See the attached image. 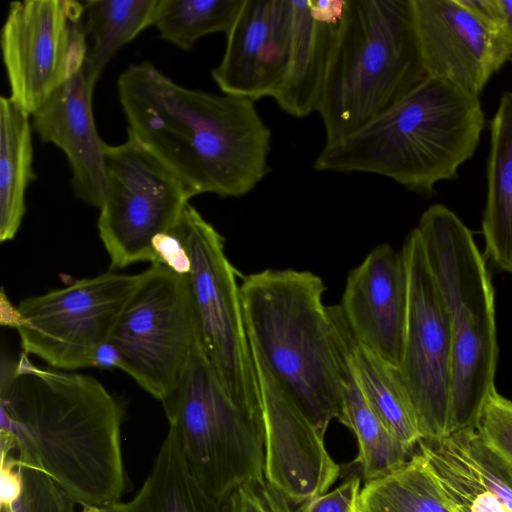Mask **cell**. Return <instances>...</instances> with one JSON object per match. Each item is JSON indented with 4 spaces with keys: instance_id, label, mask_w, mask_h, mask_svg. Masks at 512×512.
Returning <instances> with one entry per match:
<instances>
[{
    "instance_id": "obj_1",
    "label": "cell",
    "mask_w": 512,
    "mask_h": 512,
    "mask_svg": "<svg viewBox=\"0 0 512 512\" xmlns=\"http://www.w3.org/2000/svg\"><path fill=\"white\" fill-rule=\"evenodd\" d=\"M0 410L1 458L46 474L83 507L120 501L123 408L98 379L3 356Z\"/></svg>"
},
{
    "instance_id": "obj_2",
    "label": "cell",
    "mask_w": 512,
    "mask_h": 512,
    "mask_svg": "<svg viewBox=\"0 0 512 512\" xmlns=\"http://www.w3.org/2000/svg\"><path fill=\"white\" fill-rule=\"evenodd\" d=\"M131 136L194 193L240 197L269 171L271 131L253 100L175 83L150 62L117 81Z\"/></svg>"
},
{
    "instance_id": "obj_3",
    "label": "cell",
    "mask_w": 512,
    "mask_h": 512,
    "mask_svg": "<svg viewBox=\"0 0 512 512\" xmlns=\"http://www.w3.org/2000/svg\"><path fill=\"white\" fill-rule=\"evenodd\" d=\"M326 288L309 271L265 269L240 284L253 354L323 437L342 410V352Z\"/></svg>"
},
{
    "instance_id": "obj_4",
    "label": "cell",
    "mask_w": 512,
    "mask_h": 512,
    "mask_svg": "<svg viewBox=\"0 0 512 512\" xmlns=\"http://www.w3.org/2000/svg\"><path fill=\"white\" fill-rule=\"evenodd\" d=\"M484 124L478 95L447 79L427 77L355 133L325 144L314 168L377 174L431 193L473 156Z\"/></svg>"
},
{
    "instance_id": "obj_5",
    "label": "cell",
    "mask_w": 512,
    "mask_h": 512,
    "mask_svg": "<svg viewBox=\"0 0 512 512\" xmlns=\"http://www.w3.org/2000/svg\"><path fill=\"white\" fill-rule=\"evenodd\" d=\"M427 77L412 0H346L317 108L325 144L355 133Z\"/></svg>"
},
{
    "instance_id": "obj_6",
    "label": "cell",
    "mask_w": 512,
    "mask_h": 512,
    "mask_svg": "<svg viewBox=\"0 0 512 512\" xmlns=\"http://www.w3.org/2000/svg\"><path fill=\"white\" fill-rule=\"evenodd\" d=\"M416 229L450 324L449 434L475 427L487 398L496 390L494 290L470 230L453 211L432 205Z\"/></svg>"
},
{
    "instance_id": "obj_7",
    "label": "cell",
    "mask_w": 512,
    "mask_h": 512,
    "mask_svg": "<svg viewBox=\"0 0 512 512\" xmlns=\"http://www.w3.org/2000/svg\"><path fill=\"white\" fill-rule=\"evenodd\" d=\"M161 402L191 472L214 499L222 503L236 488L266 481L263 418L229 396L201 343Z\"/></svg>"
},
{
    "instance_id": "obj_8",
    "label": "cell",
    "mask_w": 512,
    "mask_h": 512,
    "mask_svg": "<svg viewBox=\"0 0 512 512\" xmlns=\"http://www.w3.org/2000/svg\"><path fill=\"white\" fill-rule=\"evenodd\" d=\"M175 227L190 258L188 277L206 357L229 396L263 418L238 272L225 254L224 238L190 203L184 207Z\"/></svg>"
},
{
    "instance_id": "obj_9",
    "label": "cell",
    "mask_w": 512,
    "mask_h": 512,
    "mask_svg": "<svg viewBox=\"0 0 512 512\" xmlns=\"http://www.w3.org/2000/svg\"><path fill=\"white\" fill-rule=\"evenodd\" d=\"M110 341L122 356V370L163 401L179 384L201 343L188 275L151 264L142 272Z\"/></svg>"
},
{
    "instance_id": "obj_10",
    "label": "cell",
    "mask_w": 512,
    "mask_h": 512,
    "mask_svg": "<svg viewBox=\"0 0 512 512\" xmlns=\"http://www.w3.org/2000/svg\"><path fill=\"white\" fill-rule=\"evenodd\" d=\"M97 227L111 268L154 263L152 243L178 221L194 191L137 140L107 144Z\"/></svg>"
},
{
    "instance_id": "obj_11",
    "label": "cell",
    "mask_w": 512,
    "mask_h": 512,
    "mask_svg": "<svg viewBox=\"0 0 512 512\" xmlns=\"http://www.w3.org/2000/svg\"><path fill=\"white\" fill-rule=\"evenodd\" d=\"M141 278L109 271L22 300L16 329L23 352L58 370L94 367Z\"/></svg>"
},
{
    "instance_id": "obj_12",
    "label": "cell",
    "mask_w": 512,
    "mask_h": 512,
    "mask_svg": "<svg viewBox=\"0 0 512 512\" xmlns=\"http://www.w3.org/2000/svg\"><path fill=\"white\" fill-rule=\"evenodd\" d=\"M8 96L30 116L87 58L84 3L23 0L9 4L1 29Z\"/></svg>"
},
{
    "instance_id": "obj_13",
    "label": "cell",
    "mask_w": 512,
    "mask_h": 512,
    "mask_svg": "<svg viewBox=\"0 0 512 512\" xmlns=\"http://www.w3.org/2000/svg\"><path fill=\"white\" fill-rule=\"evenodd\" d=\"M408 311L399 372L413 402L422 439L448 434L452 344L448 316L416 228L402 247Z\"/></svg>"
},
{
    "instance_id": "obj_14",
    "label": "cell",
    "mask_w": 512,
    "mask_h": 512,
    "mask_svg": "<svg viewBox=\"0 0 512 512\" xmlns=\"http://www.w3.org/2000/svg\"><path fill=\"white\" fill-rule=\"evenodd\" d=\"M412 6L427 76L447 79L479 96L511 56L500 29L460 0H412Z\"/></svg>"
},
{
    "instance_id": "obj_15",
    "label": "cell",
    "mask_w": 512,
    "mask_h": 512,
    "mask_svg": "<svg viewBox=\"0 0 512 512\" xmlns=\"http://www.w3.org/2000/svg\"><path fill=\"white\" fill-rule=\"evenodd\" d=\"M261 390L265 431V479L295 505L328 491L340 466L324 437L280 391L266 368L254 359Z\"/></svg>"
},
{
    "instance_id": "obj_16",
    "label": "cell",
    "mask_w": 512,
    "mask_h": 512,
    "mask_svg": "<svg viewBox=\"0 0 512 512\" xmlns=\"http://www.w3.org/2000/svg\"><path fill=\"white\" fill-rule=\"evenodd\" d=\"M225 35L223 57L211 71L221 92L253 101L273 98L288 63L291 0H243Z\"/></svg>"
},
{
    "instance_id": "obj_17",
    "label": "cell",
    "mask_w": 512,
    "mask_h": 512,
    "mask_svg": "<svg viewBox=\"0 0 512 512\" xmlns=\"http://www.w3.org/2000/svg\"><path fill=\"white\" fill-rule=\"evenodd\" d=\"M339 306L357 341L398 368L408 311L402 252L387 243L375 247L350 271Z\"/></svg>"
},
{
    "instance_id": "obj_18",
    "label": "cell",
    "mask_w": 512,
    "mask_h": 512,
    "mask_svg": "<svg viewBox=\"0 0 512 512\" xmlns=\"http://www.w3.org/2000/svg\"><path fill=\"white\" fill-rule=\"evenodd\" d=\"M96 82L84 64L31 115V122L43 143L53 144L65 154L74 195L100 209L106 188L107 143L93 116Z\"/></svg>"
},
{
    "instance_id": "obj_19",
    "label": "cell",
    "mask_w": 512,
    "mask_h": 512,
    "mask_svg": "<svg viewBox=\"0 0 512 512\" xmlns=\"http://www.w3.org/2000/svg\"><path fill=\"white\" fill-rule=\"evenodd\" d=\"M418 445L454 512H512V471L475 427Z\"/></svg>"
},
{
    "instance_id": "obj_20",
    "label": "cell",
    "mask_w": 512,
    "mask_h": 512,
    "mask_svg": "<svg viewBox=\"0 0 512 512\" xmlns=\"http://www.w3.org/2000/svg\"><path fill=\"white\" fill-rule=\"evenodd\" d=\"M346 0H291L292 35L288 63L273 96L291 116L317 112L337 42Z\"/></svg>"
},
{
    "instance_id": "obj_21",
    "label": "cell",
    "mask_w": 512,
    "mask_h": 512,
    "mask_svg": "<svg viewBox=\"0 0 512 512\" xmlns=\"http://www.w3.org/2000/svg\"><path fill=\"white\" fill-rule=\"evenodd\" d=\"M329 311L365 401L386 428L413 449L422 436L413 402L399 369L357 341L339 305L329 306Z\"/></svg>"
},
{
    "instance_id": "obj_22",
    "label": "cell",
    "mask_w": 512,
    "mask_h": 512,
    "mask_svg": "<svg viewBox=\"0 0 512 512\" xmlns=\"http://www.w3.org/2000/svg\"><path fill=\"white\" fill-rule=\"evenodd\" d=\"M191 472L176 436L168 433L140 490L127 502L82 512H222Z\"/></svg>"
},
{
    "instance_id": "obj_23",
    "label": "cell",
    "mask_w": 512,
    "mask_h": 512,
    "mask_svg": "<svg viewBox=\"0 0 512 512\" xmlns=\"http://www.w3.org/2000/svg\"><path fill=\"white\" fill-rule=\"evenodd\" d=\"M490 128L485 253L500 270L512 273V91L501 96Z\"/></svg>"
},
{
    "instance_id": "obj_24",
    "label": "cell",
    "mask_w": 512,
    "mask_h": 512,
    "mask_svg": "<svg viewBox=\"0 0 512 512\" xmlns=\"http://www.w3.org/2000/svg\"><path fill=\"white\" fill-rule=\"evenodd\" d=\"M31 116L0 97V242L12 240L22 223L33 169Z\"/></svg>"
},
{
    "instance_id": "obj_25",
    "label": "cell",
    "mask_w": 512,
    "mask_h": 512,
    "mask_svg": "<svg viewBox=\"0 0 512 512\" xmlns=\"http://www.w3.org/2000/svg\"><path fill=\"white\" fill-rule=\"evenodd\" d=\"M338 337L342 352L343 391L338 421L357 439L359 452L355 461L360 465L366 483L401 467L413 455V449L396 438L369 407L354 379L339 333Z\"/></svg>"
},
{
    "instance_id": "obj_26",
    "label": "cell",
    "mask_w": 512,
    "mask_h": 512,
    "mask_svg": "<svg viewBox=\"0 0 512 512\" xmlns=\"http://www.w3.org/2000/svg\"><path fill=\"white\" fill-rule=\"evenodd\" d=\"M358 512H454L422 454L393 472L366 482L358 494Z\"/></svg>"
},
{
    "instance_id": "obj_27",
    "label": "cell",
    "mask_w": 512,
    "mask_h": 512,
    "mask_svg": "<svg viewBox=\"0 0 512 512\" xmlns=\"http://www.w3.org/2000/svg\"><path fill=\"white\" fill-rule=\"evenodd\" d=\"M158 0L84 1V28L91 38L86 68L99 79L116 52L152 25Z\"/></svg>"
},
{
    "instance_id": "obj_28",
    "label": "cell",
    "mask_w": 512,
    "mask_h": 512,
    "mask_svg": "<svg viewBox=\"0 0 512 512\" xmlns=\"http://www.w3.org/2000/svg\"><path fill=\"white\" fill-rule=\"evenodd\" d=\"M243 0H158L152 25L160 37L190 50L203 36L226 33Z\"/></svg>"
},
{
    "instance_id": "obj_29",
    "label": "cell",
    "mask_w": 512,
    "mask_h": 512,
    "mask_svg": "<svg viewBox=\"0 0 512 512\" xmlns=\"http://www.w3.org/2000/svg\"><path fill=\"white\" fill-rule=\"evenodd\" d=\"M17 466L21 491L12 502L1 505V512H75L74 500L49 476L27 466Z\"/></svg>"
},
{
    "instance_id": "obj_30",
    "label": "cell",
    "mask_w": 512,
    "mask_h": 512,
    "mask_svg": "<svg viewBox=\"0 0 512 512\" xmlns=\"http://www.w3.org/2000/svg\"><path fill=\"white\" fill-rule=\"evenodd\" d=\"M476 430L512 471V402L494 390L478 417Z\"/></svg>"
},
{
    "instance_id": "obj_31",
    "label": "cell",
    "mask_w": 512,
    "mask_h": 512,
    "mask_svg": "<svg viewBox=\"0 0 512 512\" xmlns=\"http://www.w3.org/2000/svg\"><path fill=\"white\" fill-rule=\"evenodd\" d=\"M221 506L222 512H300L267 481L236 488Z\"/></svg>"
},
{
    "instance_id": "obj_32",
    "label": "cell",
    "mask_w": 512,
    "mask_h": 512,
    "mask_svg": "<svg viewBox=\"0 0 512 512\" xmlns=\"http://www.w3.org/2000/svg\"><path fill=\"white\" fill-rule=\"evenodd\" d=\"M360 479L352 477L332 491L317 496L299 508L300 512H355Z\"/></svg>"
},
{
    "instance_id": "obj_33",
    "label": "cell",
    "mask_w": 512,
    "mask_h": 512,
    "mask_svg": "<svg viewBox=\"0 0 512 512\" xmlns=\"http://www.w3.org/2000/svg\"><path fill=\"white\" fill-rule=\"evenodd\" d=\"M176 225V224H175ZM175 225L168 232L159 234L152 243L154 263L164 265L176 273H190V258Z\"/></svg>"
},
{
    "instance_id": "obj_34",
    "label": "cell",
    "mask_w": 512,
    "mask_h": 512,
    "mask_svg": "<svg viewBox=\"0 0 512 512\" xmlns=\"http://www.w3.org/2000/svg\"><path fill=\"white\" fill-rule=\"evenodd\" d=\"M94 367L109 369L123 368V359L116 346L109 340L103 343L94 356Z\"/></svg>"
},
{
    "instance_id": "obj_35",
    "label": "cell",
    "mask_w": 512,
    "mask_h": 512,
    "mask_svg": "<svg viewBox=\"0 0 512 512\" xmlns=\"http://www.w3.org/2000/svg\"><path fill=\"white\" fill-rule=\"evenodd\" d=\"M499 10V28L512 56V0H496Z\"/></svg>"
},
{
    "instance_id": "obj_36",
    "label": "cell",
    "mask_w": 512,
    "mask_h": 512,
    "mask_svg": "<svg viewBox=\"0 0 512 512\" xmlns=\"http://www.w3.org/2000/svg\"><path fill=\"white\" fill-rule=\"evenodd\" d=\"M20 313L18 308H15L5 298V293L2 290L1 294V324L17 328L20 323Z\"/></svg>"
},
{
    "instance_id": "obj_37",
    "label": "cell",
    "mask_w": 512,
    "mask_h": 512,
    "mask_svg": "<svg viewBox=\"0 0 512 512\" xmlns=\"http://www.w3.org/2000/svg\"><path fill=\"white\" fill-rule=\"evenodd\" d=\"M355 512H358V511L356 510V508H355Z\"/></svg>"
}]
</instances>
